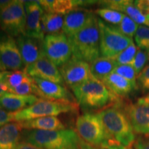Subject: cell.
Here are the masks:
<instances>
[{
	"mask_svg": "<svg viewBox=\"0 0 149 149\" xmlns=\"http://www.w3.org/2000/svg\"><path fill=\"white\" fill-rule=\"evenodd\" d=\"M121 103L119 100L113 106L104 108L97 114L108 136L130 148L136 139L135 134Z\"/></svg>",
	"mask_w": 149,
	"mask_h": 149,
	"instance_id": "obj_1",
	"label": "cell"
},
{
	"mask_svg": "<svg viewBox=\"0 0 149 149\" xmlns=\"http://www.w3.org/2000/svg\"><path fill=\"white\" fill-rule=\"evenodd\" d=\"M69 40L72 57L91 64L100 56V29L98 18L93 15L88 23Z\"/></svg>",
	"mask_w": 149,
	"mask_h": 149,
	"instance_id": "obj_2",
	"label": "cell"
},
{
	"mask_svg": "<svg viewBox=\"0 0 149 149\" xmlns=\"http://www.w3.org/2000/svg\"><path fill=\"white\" fill-rule=\"evenodd\" d=\"M77 103L85 110L102 109L120 100L101 81L92 78L71 88Z\"/></svg>",
	"mask_w": 149,
	"mask_h": 149,
	"instance_id": "obj_3",
	"label": "cell"
},
{
	"mask_svg": "<svg viewBox=\"0 0 149 149\" xmlns=\"http://www.w3.org/2000/svg\"><path fill=\"white\" fill-rule=\"evenodd\" d=\"M22 139L24 142L43 149H68L79 144L81 138L73 130H41L24 129Z\"/></svg>",
	"mask_w": 149,
	"mask_h": 149,
	"instance_id": "obj_4",
	"label": "cell"
},
{
	"mask_svg": "<svg viewBox=\"0 0 149 149\" xmlns=\"http://www.w3.org/2000/svg\"><path fill=\"white\" fill-rule=\"evenodd\" d=\"M98 24L100 51L102 57L115 58L133 43L132 38L122 34L115 26L109 25L100 19H98Z\"/></svg>",
	"mask_w": 149,
	"mask_h": 149,
	"instance_id": "obj_5",
	"label": "cell"
},
{
	"mask_svg": "<svg viewBox=\"0 0 149 149\" xmlns=\"http://www.w3.org/2000/svg\"><path fill=\"white\" fill-rule=\"evenodd\" d=\"M77 109V105L71 102H55L51 100H41L26 108L17 112H14L15 122H22L40 117L57 116L61 113H68Z\"/></svg>",
	"mask_w": 149,
	"mask_h": 149,
	"instance_id": "obj_6",
	"label": "cell"
},
{
	"mask_svg": "<svg viewBox=\"0 0 149 149\" xmlns=\"http://www.w3.org/2000/svg\"><path fill=\"white\" fill-rule=\"evenodd\" d=\"M0 27L13 37L25 35L26 11L24 1L13 0L0 10Z\"/></svg>",
	"mask_w": 149,
	"mask_h": 149,
	"instance_id": "obj_7",
	"label": "cell"
},
{
	"mask_svg": "<svg viewBox=\"0 0 149 149\" xmlns=\"http://www.w3.org/2000/svg\"><path fill=\"white\" fill-rule=\"evenodd\" d=\"M44 56L57 66H61L72 57L69 38L63 32L46 35L42 41Z\"/></svg>",
	"mask_w": 149,
	"mask_h": 149,
	"instance_id": "obj_8",
	"label": "cell"
},
{
	"mask_svg": "<svg viewBox=\"0 0 149 149\" xmlns=\"http://www.w3.org/2000/svg\"><path fill=\"white\" fill-rule=\"evenodd\" d=\"M76 130L79 137L93 146H101L109 137L97 113H86L78 117Z\"/></svg>",
	"mask_w": 149,
	"mask_h": 149,
	"instance_id": "obj_9",
	"label": "cell"
},
{
	"mask_svg": "<svg viewBox=\"0 0 149 149\" xmlns=\"http://www.w3.org/2000/svg\"><path fill=\"white\" fill-rule=\"evenodd\" d=\"M0 64L13 71L24 66L16 40L4 32L0 33Z\"/></svg>",
	"mask_w": 149,
	"mask_h": 149,
	"instance_id": "obj_10",
	"label": "cell"
},
{
	"mask_svg": "<svg viewBox=\"0 0 149 149\" xmlns=\"http://www.w3.org/2000/svg\"><path fill=\"white\" fill-rule=\"evenodd\" d=\"M59 71L64 82L70 88L93 78L91 73L90 64L73 57L60 66Z\"/></svg>",
	"mask_w": 149,
	"mask_h": 149,
	"instance_id": "obj_11",
	"label": "cell"
},
{
	"mask_svg": "<svg viewBox=\"0 0 149 149\" xmlns=\"http://www.w3.org/2000/svg\"><path fill=\"white\" fill-rule=\"evenodd\" d=\"M135 134L149 136V104L121 103Z\"/></svg>",
	"mask_w": 149,
	"mask_h": 149,
	"instance_id": "obj_12",
	"label": "cell"
},
{
	"mask_svg": "<svg viewBox=\"0 0 149 149\" xmlns=\"http://www.w3.org/2000/svg\"><path fill=\"white\" fill-rule=\"evenodd\" d=\"M24 3L26 11L25 35L42 42L45 37L42 28L44 9L39 1H24Z\"/></svg>",
	"mask_w": 149,
	"mask_h": 149,
	"instance_id": "obj_13",
	"label": "cell"
},
{
	"mask_svg": "<svg viewBox=\"0 0 149 149\" xmlns=\"http://www.w3.org/2000/svg\"><path fill=\"white\" fill-rule=\"evenodd\" d=\"M24 70L28 75L33 78H39L61 85L64 84V79L57 66L46 57L24 68Z\"/></svg>",
	"mask_w": 149,
	"mask_h": 149,
	"instance_id": "obj_14",
	"label": "cell"
},
{
	"mask_svg": "<svg viewBox=\"0 0 149 149\" xmlns=\"http://www.w3.org/2000/svg\"><path fill=\"white\" fill-rule=\"evenodd\" d=\"M16 42L25 68L45 57L41 41L22 35L17 37Z\"/></svg>",
	"mask_w": 149,
	"mask_h": 149,
	"instance_id": "obj_15",
	"label": "cell"
},
{
	"mask_svg": "<svg viewBox=\"0 0 149 149\" xmlns=\"http://www.w3.org/2000/svg\"><path fill=\"white\" fill-rule=\"evenodd\" d=\"M94 14L92 11L79 8L64 15L63 33L69 38L81 31Z\"/></svg>",
	"mask_w": 149,
	"mask_h": 149,
	"instance_id": "obj_16",
	"label": "cell"
},
{
	"mask_svg": "<svg viewBox=\"0 0 149 149\" xmlns=\"http://www.w3.org/2000/svg\"><path fill=\"white\" fill-rule=\"evenodd\" d=\"M43 96V100L55 102H71L73 98L66 87L59 84L46 81L39 78H33Z\"/></svg>",
	"mask_w": 149,
	"mask_h": 149,
	"instance_id": "obj_17",
	"label": "cell"
},
{
	"mask_svg": "<svg viewBox=\"0 0 149 149\" xmlns=\"http://www.w3.org/2000/svg\"><path fill=\"white\" fill-rule=\"evenodd\" d=\"M103 8L124 13L137 24H145L149 27V16H144L134 5V1L128 0H111L98 1Z\"/></svg>",
	"mask_w": 149,
	"mask_h": 149,
	"instance_id": "obj_18",
	"label": "cell"
},
{
	"mask_svg": "<svg viewBox=\"0 0 149 149\" xmlns=\"http://www.w3.org/2000/svg\"><path fill=\"white\" fill-rule=\"evenodd\" d=\"M45 12L66 15L71 11L91 5L96 1L82 0H41L39 1Z\"/></svg>",
	"mask_w": 149,
	"mask_h": 149,
	"instance_id": "obj_19",
	"label": "cell"
},
{
	"mask_svg": "<svg viewBox=\"0 0 149 149\" xmlns=\"http://www.w3.org/2000/svg\"><path fill=\"white\" fill-rule=\"evenodd\" d=\"M41 100L42 99L33 95H22L6 93L0 97V107L9 112H17L31 107Z\"/></svg>",
	"mask_w": 149,
	"mask_h": 149,
	"instance_id": "obj_20",
	"label": "cell"
},
{
	"mask_svg": "<svg viewBox=\"0 0 149 149\" xmlns=\"http://www.w3.org/2000/svg\"><path fill=\"white\" fill-rule=\"evenodd\" d=\"M102 82L118 97H126L137 89L128 79L114 72L108 75Z\"/></svg>",
	"mask_w": 149,
	"mask_h": 149,
	"instance_id": "obj_21",
	"label": "cell"
},
{
	"mask_svg": "<svg viewBox=\"0 0 149 149\" xmlns=\"http://www.w3.org/2000/svg\"><path fill=\"white\" fill-rule=\"evenodd\" d=\"M20 123L11 122L0 127V149H15L22 139Z\"/></svg>",
	"mask_w": 149,
	"mask_h": 149,
	"instance_id": "obj_22",
	"label": "cell"
},
{
	"mask_svg": "<svg viewBox=\"0 0 149 149\" xmlns=\"http://www.w3.org/2000/svg\"><path fill=\"white\" fill-rule=\"evenodd\" d=\"M19 123L22 128L26 130H60L65 128L61 120L55 116L40 117Z\"/></svg>",
	"mask_w": 149,
	"mask_h": 149,
	"instance_id": "obj_23",
	"label": "cell"
},
{
	"mask_svg": "<svg viewBox=\"0 0 149 149\" xmlns=\"http://www.w3.org/2000/svg\"><path fill=\"white\" fill-rule=\"evenodd\" d=\"M117 66L115 58L100 57L91 64V73L93 78L102 82L108 75L113 73Z\"/></svg>",
	"mask_w": 149,
	"mask_h": 149,
	"instance_id": "obj_24",
	"label": "cell"
},
{
	"mask_svg": "<svg viewBox=\"0 0 149 149\" xmlns=\"http://www.w3.org/2000/svg\"><path fill=\"white\" fill-rule=\"evenodd\" d=\"M64 19L62 15L44 11L42 17V28L44 35L60 33L64 26Z\"/></svg>",
	"mask_w": 149,
	"mask_h": 149,
	"instance_id": "obj_25",
	"label": "cell"
},
{
	"mask_svg": "<svg viewBox=\"0 0 149 149\" xmlns=\"http://www.w3.org/2000/svg\"><path fill=\"white\" fill-rule=\"evenodd\" d=\"M9 93H14V94L22 95H33L37 97H40L42 98L43 96L42 93L36 84H35L34 79L33 77H30L27 78L23 83L15 88H10Z\"/></svg>",
	"mask_w": 149,
	"mask_h": 149,
	"instance_id": "obj_26",
	"label": "cell"
},
{
	"mask_svg": "<svg viewBox=\"0 0 149 149\" xmlns=\"http://www.w3.org/2000/svg\"><path fill=\"white\" fill-rule=\"evenodd\" d=\"M95 13L100 17L103 19L104 21L113 24V26H118L122 22L124 15L119 11L105 8L97 9Z\"/></svg>",
	"mask_w": 149,
	"mask_h": 149,
	"instance_id": "obj_27",
	"label": "cell"
},
{
	"mask_svg": "<svg viewBox=\"0 0 149 149\" xmlns=\"http://www.w3.org/2000/svg\"><path fill=\"white\" fill-rule=\"evenodd\" d=\"M134 37L138 48L149 54V27L139 25Z\"/></svg>",
	"mask_w": 149,
	"mask_h": 149,
	"instance_id": "obj_28",
	"label": "cell"
},
{
	"mask_svg": "<svg viewBox=\"0 0 149 149\" xmlns=\"http://www.w3.org/2000/svg\"><path fill=\"white\" fill-rule=\"evenodd\" d=\"M138 26V24L134 22L131 18H130L126 15H124L121 23L116 27L122 34L132 38L135 36Z\"/></svg>",
	"mask_w": 149,
	"mask_h": 149,
	"instance_id": "obj_29",
	"label": "cell"
},
{
	"mask_svg": "<svg viewBox=\"0 0 149 149\" xmlns=\"http://www.w3.org/2000/svg\"><path fill=\"white\" fill-rule=\"evenodd\" d=\"M137 52V46L134 43H132L128 48L124 50L115 58L117 65L132 64Z\"/></svg>",
	"mask_w": 149,
	"mask_h": 149,
	"instance_id": "obj_30",
	"label": "cell"
},
{
	"mask_svg": "<svg viewBox=\"0 0 149 149\" xmlns=\"http://www.w3.org/2000/svg\"><path fill=\"white\" fill-rule=\"evenodd\" d=\"M113 72L128 79L133 84L134 86H135L137 88H138L137 84V74L131 64L117 65Z\"/></svg>",
	"mask_w": 149,
	"mask_h": 149,
	"instance_id": "obj_31",
	"label": "cell"
},
{
	"mask_svg": "<svg viewBox=\"0 0 149 149\" xmlns=\"http://www.w3.org/2000/svg\"><path fill=\"white\" fill-rule=\"evenodd\" d=\"M29 77L25 70H15V71L9 72L7 75L5 82L9 86V91L10 88H15L23 83L27 78Z\"/></svg>",
	"mask_w": 149,
	"mask_h": 149,
	"instance_id": "obj_32",
	"label": "cell"
},
{
	"mask_svg": "<svg viewBox=\"0 0 149 149\" xmlns=\"http://www.w3.org/2000/svg\"><path fill=\"white\" fill-rule=\"evenodd\" d=\"M149 61V54L145 51L138 48L137 53L135 57V59L132 63V66H133L135 70L137 75L142 71L146 66L147 62Z\"/></svg>",
	"mask_w": 149,
	"mask_h": 149,
	"instance_id": "obj_33",
	"label": "cell"
},
{
	"mask_svg": "<svg viewBox=\"0 0 149 149\" xmlns=\"http://www.w3.org/2000/svg\"><path fill=\"white\" fill-rule=\"evenodd\" d=\"M137 84L143 93L149 92V64L137 75Z\"/></svg>",
	"mask_w": 149,
	"mask_h": 149,
	"instance_id": "obj_34",
	"label": "cell"
},
{
	"mask_svg": "<svg viewBox=\"0 0 149 149\" xmlns=\"http://www.w3.org/2000/svg\"><path fill=\"white\" fill-rule=\"evenodd\" d=\"M100 147L104 149H130V148L124 146L116 139L111 137H108Z\"/></svg>",
	"mask_w": 149,
	"mask_h": 149,
	"instance_id": "obj_35",
	"label": "cell"
},
{
	"mask_svg": "<svg viewBox=\"0 0 149 149\" xmlns=\"http://www.w3.org/2000/svg\"><path fill=\"white\" fill-rule=\"evenodd\" d=\"M15 122L14 112L7 111L0 107V126Z\"/></svg>",
	"mask_w": 149,
	"mask_h": 149,
	"instance_id": "obj_36",
	"label": "cell"
},
{
	"mask_svg": "<svg viewBox=\"0 0 149 149\" xmlns=\"http://www.w3.org/2000/svg\"><path fill=\"white\" fill-rule=\"evenodd\" d=\"M133 149H149V136H139L133 144Z\"/></svg>",
	"mask_w": 149,
	"mask_h": 149,
	"instance_id": "obj_37",
	"label": "cell"
},
{
	"mask_svg": "<svg viewBox=\"0 0 149 149\" xmlns=\"http://www.w3.org/2000/svg\"><path fill=\"white\" fill-rule=\"evenodd\" d=\"M134 5L143 15L149 16V1L148 0L134 1Z\"/></svg>",
	"mask_w": 149,
	"mask_h": 149,
	"instance_id": "obj_38",
	"label": "cell"
},
{
	"mask_svg": "<svg viewBox=\"0 0 149 149\" xmlns=\"http://www.w3.org/2000/svg\"><path fill=\"white\" fill-rule=\"evenodd\" d=\"M15 149H43L40 147L35 146V145L31 144L29 143L22 141L19 144Z\"/></svg>",
	"mask_w": 149,
	"mask_h": 149,
	"instance_id": "obj_39",
	"label": "cell"
},
{
	"mask_svg": "<svg viewBox=\"0 0 149 149\" xmlns=\"http://www.w3.org/2000/svg\"><path fill=\"white\" fill-rule=\"evenodd\" d=\"M8 91H9V86L8 84L5 81L0 82V97L8 93Z\"/></svg>",
	"mask_w": 149,
	"mask_h": 149,
	"instance_id": "obj_40",
	"label": "cell"
},
{
	"mask_svg": "<svg viewBox=\"0 0 149 149\" xmlns=\"http://www.w3.org/2000/svg\"><path fill=\"white\" fill-rule=\"evenodd\" d=\"M79 146L80 149H97L95 146H91V145L88 144V143L85 142V141H83L81 139H80L79 141Z\"/></svg>",
	"mask_w": 149,
	"mask_h": 149,
	"instance_id": "obj_41",
	"label": "cell"
},
{
	"mask_svg": "<svg viewBox=\"0 0 149 149\" xmlns=\"http://www.w3.org/2000/svg\"><path fill=\"white\" fill-rule=\"evenodd\" d=\"M137 103L140 104H149V95L138 99Z\"/></svg>",
	"mask_w": 149,
	"mask_h": 149,
	"instance_id": "obj_42",
	"label": "cell"
},
{
	"mask_svg": "<svg viewBox=\"0 0 149 149\" xmlns=\"http://www.w3.org/2000/svg\"><path fill=\"white\" fill-rule=\"evenodd\" d=\"M9 72L10 71H6V70H5V71H0V82L5 81Z\"/></svg>",
	"mask_w": 149,
	"mask_h": 149,
	"instance_id": "obj_43",
	"label": "cell"
},
{
	"mask_svg": "<svg viewBox=\"0 0 149 149\" xmlns=\"http://www.w3.org/2000/svg\"><path fill=\"white\" fill-rule=\"evenodd\" d=\"M10 1H8V0H0V10H1L6 6L8 5Z\"/></svg>",
	"mask_w": 149,
	"mask_h": 149,
	"instance_id": "obj_44",
	"label": "cell"
},
{
	"mask_svg": "<svg viewBox=\"0 0 149 149\" xmlns=\"http://www.w3.org/2000/svg\"><path fill=\"white\" fill-rule=\"evenodd\" d=\"M68 149H80V146H79V144H77V145H74V146L70 147V148Z\"/></svg>",
	"mask_w": 149,
	"mask_h": 149,
	"instance_id": "obj_45",
	"label": "cell"
},
{
	"mask_svg": "<svg viewBox=\"0 0 149 149\" xmlns=\"http://www.w3.org/2000/svg\"><path fill=\"white\" fill-rule=\"evenodd\" d=\"M5 69H4V68H3V67L1 66V64H0V71H5Z\"/></svg>",
	"mask_w": 149,
	"mask_h": 149,
	"instance_id": "obj_46",
	"label": "cell"
},
{
	"mask_svg": "<svg viewBox=\"0 0 149 149\" xmlns=\"http://www.w3.org/2000/svg\"><path fill=\"white\" fill-rule=\"evenodd\" d=\"M130 149H133V148H130Z\"/></svg>",
	"mask_w": 149,
	"mask_h": 149,
	"instance_id": "obj_47",
	"label": "cell"
}]
</instances>
